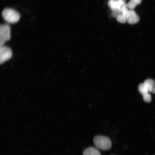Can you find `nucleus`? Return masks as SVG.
Masks as SVG:
<instances>
[{
    "label": "nucleus",
    "instance_id": "obj_1",
    "mask_svg": "<svg viewBox=\"0 0 155 155\" xmlns=\"http://www.w3.org/2000/svg\"><path fill=\"white\" fill-rule=\"evenodd\" d=\"M94 143L97 148L103 150H107L111 148V140L107 137L97 135L94 137Z\"/></svg>",
    "mask_w": 155,
    "mask_h": 155
},
{
    "label": "nucleus",
    "instance_id": "obj_2",
    "mask_svg": "<svg viewBox=\"0 0 155 155\" xmlns=\"http://www.w3.org/2000/svg\"><path fill=\"white\" fill-rule=\"evenodd\" d=\"M2 15L6 22L9 24H15L18 22L20 18V15L19 13L11 8L4 9L2 12Z\"/></svg>",
    "mask_w": 155,
    "mask_h": 155
},
{
    "label": "nucleus",
    "instance_id": "obj_3",
    "mask_svg": "<svg viewBox=\"0 0 155 155\" xmlns=\"http://www.w3.org/2000/svg\"><path fill=\"white\" fill-rule=\"evenodd\" d=\"M11 38V28L8 24H2L0 26V44L3 46Z\"/></svg>",
    "mask_w": 155,
    "mask_h": 155
},
{
    "label": "nucleus",
    "instance_id": "obj_4",
    "mask_svg": "<svg viewBox=\"0 0 155 155\" xmlns=\"http://www.w3.org/2000/svg\"><path fill=\"white\" fill-rule=\"evenodd\" d=\"M108 5L112 11H117L120 13L123 8L127 6L125 0H109Z\"/></svg>",
    "mask_w": 155,
    "mask_h": 155
},
{
    "label": "nucleus",
    "instance_id": "obj_5",
    "mask_svg": "<svg viewBox=\"0 0 155 155\" xmlns=\"http://www.w3.org/2000/svg\"><path fill=\"white\" fill-rule=\"evenodd\" d=\"M0 55V61L2 64L11 59L12 56V51L9 48L3 45L1 46Z\"/></svg>",
    "mask_w": 155,
    "mask_h": 155
},
{
    "label": "nucleus",
    "instance_id": "obj_6",
    "mask_svg": "<svg viewBox=\"0 0 155 155\" xmlns=\"http://www.w3.org/2000/svg\"><path fill=\"white\" fill-rule=\"evenodd\" d=\"M127 22L130 24H137L140 18L135 12L132 9H129L127 15Z\"/></svg>",
    "mask_w": 155,
    "mask_h": 155
},
{
    "label": "nucleus",
    "instance_id": "obj_7",
    "mask_svg": "<svg viewBox=\"0 0 155 155\" xmlns=\"http://www.w3.org/2000/svg\"><path fill=\"white\" fill-rule=\"evenodd\" d=\"M144 84L149 92L155 94V82L152 79H147L144 81Z\"/></svg>",
    "mask_w": 155,
    "mask_h": 155
},
{
    "label": "nucleus",
    "instance_id": "obj_8",
    "mask_svg": "<svg viewBox=\"0 0 155 155\" xmlns=\"http://www.w3.org/2000/svg\"><path fill=\"white\" fill-rule=\"evenodd\" d=\"M83 155H101L99 151L93 147H90L83 151Z\"/></svg>",
    "mask_w": 155,
    "mask_h": 155
},
{
    "label": "nucleus",
    "instance_id": "obj_9",
    "mask_svg": "<svg viewBox=\"0 0 155 155\" xmlns=\"http://www.w3.org/2000/svg\"><path fill=\"white\" fill-rule=\"evenodd\" d=\"M142 0H130L127 4V7L129 9H134L137 5H140Z\"/></svg>",
    "mask_w": 155,
    "mask_h": 155
},
{
    "label": "nucleus",
    "instance_id": "obj_10",
    "mask_svg": "<svg viewBox=\"0 0 155 155\" xmlns=\"http://www.w3.org/2000/svg\"><path fill=\"white\" fill-rule=\"evenodd\" d=\"M138 90L139 92L142 95V96H144L145 95L148 94V91L147 89L146 86H145L144 83H141L139 85Z\"/></svg>",
    "mask_w": 155,
    "mask_h": 155
},
{
    "label": "nucleus",
    "instance_id": "obj_11",
    "mask_svg": "<svg viewBox=\"0 0 155 155\" xmlns=\"http://www.w3.org/2000/svg\"><path fill=\"white\" fill-rule=\"evenodd\" d=\"M127 15L120 13L116 17V20L119 23H122V24H125L127 22Z\"/></svg>",
    "mask_w": 155,
    "mask_h": 155
},
{
    "label": "nucleus",
    "instance_id": "obj_12",
    "mask_svg": "<svg viewBox=\"0 0 155 155\" xmlns=\"http://www.w3.org/2000/svg\"><path fill=\"white\" fill-rule=\"evenodd\" d=\"M143 96V100L145 102L150 103L152 101V97H151L150 94H149V93Z\"/></svg>",
    "mask_w": 155,
    "mask_h": 155
},
{
    "label": "nucleus",
    "instance_id": "obj_13",
    "mask_svg": "<svg viewBox=\"0 0 155 155\" xmlns=\"http://www.w3.org/2000/svg\"></svg>",
    "mask_w": 155,
    "mask_h": 155
}]
</instances>
